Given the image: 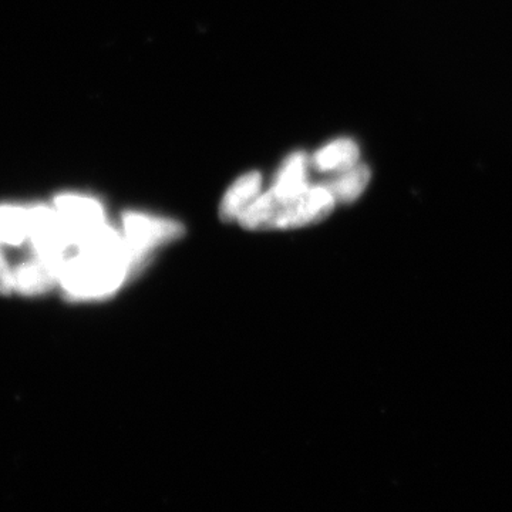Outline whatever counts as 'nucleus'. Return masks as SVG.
<instances>
[{
  "mask_svg": "<svg viewBox=\"0 0 512 512\" xmlns=\"http://www.w3.org/2000/svg\"><path fill=\"white\" fill-rule=\"evenodd\" d=\"M146 262L147 258L128 247L119 229L106 224L66 259L59 286L67 298L76 301L106 298Z\"/></svg>",
  "mask_w": 512,
  "mask_h": 512,
  "instance_id": "1",
  "label": "nucleus"
},
{
  "mask_svg": "<svg viewBox=\"0 0 512 512\" xmlns=\"http://www.w3.org/2000/svg\"><path fill=\"white\" fill-rule=\"evenodd\" d=\"M52 205L73 251L107 224L101 202L87 195H57Z\"/></svg>",
  "mask_w": 512,
  "mask_h": 512,
  "instance_id": "2",
  "label": "nucleus"
},
{
  "mask_svg": "<svg viewBox=\"0 0 512 512\" xmlns=\"http://www.w3.org/2000/svg\"><path fill=\"white\" fill-rule=\"evenodd\" d=\"M272 194V192H271ZM275 200L271 229L302 228L325 220L335 208L336 200L325 184L309 185L291 201Z\"/></svg>",
  "mask_w": 512,
  "mask_h": 512,
  "instance_id": "3",
  "label": "nucleus"
},
{
  "mask_svg": "<svg viewBox=\"0 0 512 512\" xmlns=\"http://www.w3.org/2000/svg\"><path fill=\"white\" fill-rule=\"evenodd\" d=\"M120 231L128 247L143 258H148L153 249L183 237L185 228L178 221L134 211L123 215Z\"/></svg>",
  "mask_w": 512,
  "mask_h": 512,
  "instance_id": "4",
  "label": "nucleus"
},
{
  "mask_svg": "<svg viewBox=\"0 0 512 512\" xmlns=\"http://www.w3.org/2000/svg\"><path fill=\"white\" fill-rule=\"evenodd\" d=\"M309 187V158L302 151H296L286 157L284 164L276 174L272 195L281 202L299 197Z\"/></svg>",
  "mask_w": 512,
  "mask_h": 512,
  "instance_id": "5",
  "label": "nucleus"
},
{
  "mask_svg": "<svg viewBox=\"0 0 512 512\" xmlns=\"http://www.w3.org/2000/svg\"><path fill=\"white\" fill-rule=\"evenodd\" d=\"M262 192V175L258 171H249L241 175L228 191L225 192L220 205L222 221L234 222L244 214L249 205L256 200Z\"/></svg>",
  "mask_w": 512,
  "mask_h": 512,
  "instance_id": "6",
  "label": "nucleus"
},
{
  "mask_svg": "<svg viewBox=\"0 0 512 512\" xmlns=\"http://www.w3.org/2000/svg\"><path fill=\"white\" fill-rule=\"evenodd\" d=\"M32 238V214L30 207L0 205V247L22 248L29 251Z\"/></svg>",
  "mask_w": 512,
  "mask_h": 512,
  "instance_id": "7",
  "label": "nucleus"
},
{
  "mask_svg": "<svg viewBox=\"0 0 512 512\" xmlns=\"http://www.w3.org/2000/svg\"><path fill=\"white\" fill-rule=\"evenodd\" d=\"M360 151L350 138H338L330 141L316 151L312 165L320 173L338 174L359 164Z\"/></svg>",
  "mask_w": 512,
  "mask_h": 512,
  "instance_id": "8",
  "label": "nucleus"
},
{
  "mask_svg": "<svg viewBox=\"0 0 512 512\" xmlns=\"http://www.w3.org/2000/svg\"><path fill=\"white\" fill-rule=\"evenodd\" d=\"M370 177H372V173L367 165L356 164L355 167L336 174L325 185L335 197L336 204L338 202L349 204V202L356 201L365 192L370 183Z\"/></svg>",
  "mask_w": 512,
  "mask_h": 512,
  "instance_id": "9",
  "label": "nucleus"
},
{
  "mask_svg": "<svg viewBox=\"0 0 512 512\" xmlns=\"http://www.w3.org/2000/svg\"><path fill=\"white\" fill-rule=\"evenodd\" d=\"M15 265L10 262L5 249L0 247V295L15 293V278H13Z\"/></svg>",
  "mask_w": 512,
  "mask_h": 512,
  "instance_id": "10",
  "label": "nucleus"
}]
</instances>
